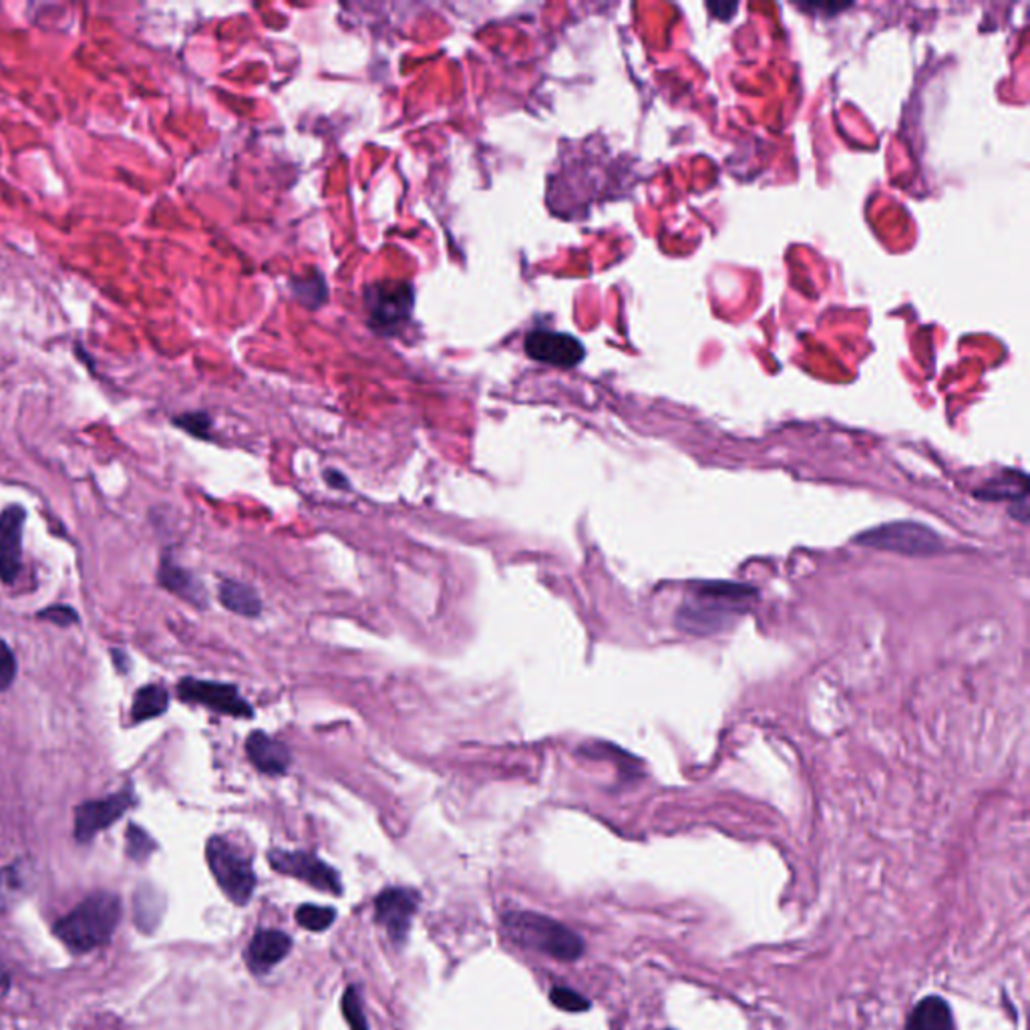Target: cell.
Listing matches in <instances>:
<instances>
[{
	"label": "cell",
	"instance_id": "21",
	"mask_svg": "<svg viewBox=\"0 0 1030 1030\" xmlns=\"http://www.w3.org/2000/svg\"><path fill=\"white\" fill-rule=\"evenodd\" d=\"M23 888H25V882L21 872L16 870V865L0 870V912H7L9 908H13Z\"/></svg>",
	"mask_w": 1030,
	"mask_h": 1030
},
{
	"label": "cell",
	"instance_id": "28",
	"mask_svg": "<svg viewBox=\"0 0 1030 1030\" xmlns=\"http://www.w3.org/2000/svg\"><path fill=\"white\" fill-rule=\"evenodd\" d=\"M39 619L49 620L52 624H59V626H73L77 624L79 616L77 612L71 608V606H51L47 610L39 612Z\"/></svg>",
	"mask_w": 1030,
	"mask_h": 1030
},
{
	"label": "cell",
	"instance_id": "31",
	"mask_svg": "<svg viewBox=\"0 0 1030 1030\" xmlns=\"http://www.w3.org/2000/svg\"><path fill=\"white\" fill-rule=\"evenodd\" d=\"M670 1030V1029H669Z\"/></svg>",
	"mask_w": 1030,
	"mask_h": 1030
},
{
	"label": "cell",
	"instance_id": "2",
	"mask_svg": "<svg viewBox=\"0 0 1030 1030\" xmlns=\"http://www.w3.org/2000/svg\"><path fill=\"white\" fill-rule=\"evenodd\" d=\"M121 901L111 891H95L55 924V936L73 953L97 950L113 938Z\"/></svg>",
	"mask_w": 1030,
	"mask_h": 1030
},
{
	"label": "cell",
	"instance_id": "29",
	"mask_svg": "<svg viewBox=\"0 0 1030 1030\" xmlns=\"http://www.w3.org/2000/svg\"><path fill=\"white\" fill-rule=\"evenodd\" d=\"M326 481H328L333 488H338V490H347L348 488L347 477H343L340 474H336V471H328V474H326Z\"/></svg>",
	"mask_w": 1030,
	"mask_h": 1030
},
{
	"label": "cell",
	"instance_id": "17",
	"mask_svg": "<svg viewBox=\"0 0 1030 1030\" xmlns=\"http://www.w3.org/2000/svg\"><path fill=\"white\" fill-rule=\"evenodd\" d=\"M977 495L980 500H986V502H1013L1027 507L1029 481H1027L1025 474L1005 471L1003 476L992 479L991 483L984 486Z\"/></svg>",
	"mask_w": 1030,
	"mask_h": 1030
},
{
	"label": "cell",
	"instance_id": "27",
	"mask_svg": "<svg viewBox=\"0 0 1030 1030\" xmlns=\"http://www.w3.org/2000/svg\"><path fill=\"white\" fill-rule=\"evenodd\" d=\"M16 676V660L7 644L0 640V691H7Z\"/></svg>",
	"mask_w": 1030,
	"mask_h": 1030
},
{
	"label": "cell",
	"instance_id": "15",
	"mask_svg": "<svg viewBox=\"0 0 1030 1030\" xmlns=\"http://www.w3.org/2000/svg\"><path fill=\"white\" fill-rule=\"evenodd\" d=\"M159 584L181 600L190 602L195 608H206L207 594L204 590V584L193 576L192 572L178 566L169 555H166L159 564V574H157Z\"/></svg>",
	"mask_w": 1030,
	"mask_h": 1030
},
{
	"label": "cell",
	"instance_id": "20",
	"mask_svg": "<svg viewBox=\"0 0 1030 1030\" xmlns=\"http://www.w3.org/2000/svg\"><path fill=\"white\" fill-rule=\"evenodd\" d=\"M336 912L333 908H322V906H300L297 910V922L304 930L310 932H324L326 927L335 922Z\"/></svg>",
	"mask_w": 1030,
	"mask_h": 1030
},
{
	"label": "cell",
	"instance_id": "13",
	"mask_svg": "<svg viewBox=\"0 0 1030 1030\" xmlns=\"http://www.w3.org/2000/svg\"><path fill=\"white\" fill-rule=\"evenodd\" d=\"M245 755L258 771L271 777L286 775L292 763L290 748L264 731H254L245 739Z\"/></svg>",
	"mask_w": 1030,
	"mask_h": 1030
},
{
	"label": "cell",
	"instance_id": "6",
	"mask_svg": "<svg viewBox=\"0 0 1030 1030\" xmlns=\"http://www.w3.org/2000/svg\"><path fill=\"white\" fill-rule=\"evenodd\" d=\"M853 541L858 546L874 550L922 558L938 554L942 550L941 536L934 529L915 522H891L877 528L865 529Z\"/></svg>",
	"mask_w": 1030,
	"mask_h": 1030
},
{
	"label": "cell",
	"instance_id": "26",
	"mask_svg": "<svg viewBox=\"0 0 1030 1030\" xmlns=\"http://www.w3.org/2000/svg\"><path fill=\"white\" fill-rule=\"evenodd\" d=\"M176 426L188 431L193 438H209V427H212V421L207 417L206 412H185L181 417H176L173 421Z\"/></svg>",
	"mask_w": 1030,
	"mask_h": 1030
},
{
	"label": "cell",
	"instance_id": "16",
	"mask_svg": "<svg viewBox=\"0 0 1030 1030\" xmlns=\"http://www.w3.org/2000/svg\"><path fill=\"white\" fill-rule=\"evenodd\" d=\"M219 602L226 610L244 619H258L262 614V600L256 590L236 579H224L219 584Z\"/></svg>",
	"mask_w": 1030,
	"mask_h": 1030
},
{
	"label": "cell",
	"instance_id": "10",
	"mask_svg": "<svg viewBox=\"0 0 1030 1030\" xmlns=\"http://www.w3.org/2000/svg\"><path fill=\"white\" fill-rule=\"evenodd\" d=\"M135 803L131 789H123L116 795L81 803L75 810V839L79 843H89L93 837L101 834L109 825L116 824L123 813Z\"/></svg>",
	"mask_w": 1030,
	"mask_h": 1030
},
{
	"label": "cell",
	"instance_id": "4",
	"mask_svg": "<svg viewBox=\"0 0 1030 1030\" xmlns=\"http://www.w3.org/2000/svg\"><path fill=\"white\" fill-rule=\"evenodd\" d=\"M206 860L219 889L238 906H244L256 889V872L250 855L226 837H212L206 846Z\"/></svg>",
	"mask_w": 1030,
	"mask_h": 1030
},
{
	"label": "cell",
	"instance_id": "5",
	"mask_svg": "<svg viewBox=\"0 0 1030 1030\" xmlns=\"http://www.w3.org/2000/svg\"><path fill=\"white\" fill-rule=\"evenodd\" d=\"M367 324L376 335H399L409 324L415 304L411 284L400 280L374 283L362 295Z\"/></svg>",
	"mask_w": 1030,
	"mask_h": 1030
},
{
	"label": "cell",
	"instance_id": "7",
	"mask_svg": "<svg viewBox=\"0 0 1030 1030\" xmlns=\"http://www.w3.org/2000/svg\"><path fill=\"white\" fill-rule=\"evenodd\" d=\"M271 865L283 876L297 877L300 882L309 884L310 888L321 889L326 894H343V884L340 876L336 874L335 867L328 863L322 862L314 853L309 851H288L272 850Z\"/></svg>",
	"mask_w": 1030,
	"mask_h": 1030
},
{
	"label": "cell",
	"instance_id": "14",
	"mask_svg": "<svg viewBox=\"0 0 1030 1030\" xmlns=\"http://www.w3.org/2000/svg\"><path fill=\"white\" fill-rule=\"evenodd\" d=\"M292 950V938L280 930H260L245 948V965L254 974H264Z\"/></svg>",
	"mask_w": 1030,
	"mask_h": 1030
},
{
	"label": "cell",
	"instance_id": "23",
	"mask_svg": "<svg viewBox=\"0 0 1030 1030\" xmlns=\"http://www.w3.org/2000/svg\"><path fill=\"white\" fill-rule=\"evenodd\" d=\"M343 1015H345V1020H347L350 1030H371L369 1029L367 1017H364V1010H362L359 992H357L355 986H350V989L345 991V996H343Z\"/></svg>",
	"mask_w": 1030,
	"mask_h": 1030
},
{
	"label": "cell",
	"instance_id": "8",
	"mask_svg": "<svg viewBox=\"0 0 1030 1030\" xmlns=\"http://www.w3.org/2000/svg\"><path fill=\"white\" fill-rule=\"evenodd\" d=\"M178 695L188 705H202L236 719H250L254 715V708L245 703L244 696L233 684L183 679L178 684Z\"/></svg>",
	"mask_w": 1030,
	"mask_h": 1030
},
{
	"label": "cell",
	"instance_id": "25",
	"mask_svg": "<svg viewBox=\"0 0 1030 1030\" xmlns=\"http://www.w3.org/2000/svg\"><path fill=\"white\" fill-rule=\"evenodd\" d=\"M550 1001H552V1005L558 1006L560 1010H566V1013H584V1010L590 1008L588 998H584L578 992L564 989V986L552 989Z\"/></svg>",
	"mask_w": 1030,
	"mask_h": 1030
},
{
	"label": "cell",
	"instance_id": "24",
	"mask_svg": "<svg viewBox=\"0 0 1030 1030\" xmlns=\"http://www.w3.org/2000/svg\"><path fill=\"white\" fill-rule=\"evenodd\" d=\"M155 848H157V843L143 831L142 827L129 825L128 855L131 860L143 862V860H147V858L152 855V851H155Z\"/></svg>",
	"mask_w": 1030,
	"mask_h": 1030
},
{
	"label": "cell",
	"instance_id": "18",
	"mask_svg": "<svg viewBox=\"0 0 1030 1030\" xmlns=\"http://www.w3.org/2000/svg\"><path fill=\"white\" fill-rule=\"evenodd\" d=\"M908 1030H954L950 1006L938 996H927L915 1006Z\"/></svg>",
	"mask_w": 1030,
	"mask_h": 1030
},
{
	"label": "cell",
	"instance_id": "3",
	"mask_svg": "<svg viewBox=\"0 0 1030 1030\" xmlns=\"http://www.w3.org/2000/svg\"><path fill=\"white\" fill-rule=\"evenodd\" d=\"M507 936L529 950L548 954L562 962H574L584 954V942L576 932L548 915L510 912L503 915Z\"/></svg>",
	"mask_w": 1030,
	"mask_h": 1030
},
{
	"label": "cell",
	"instance_id": "22",
	"mask_svg": "<svg viewBox=\"0 0 1030 1030\" xmlns=\"http://www.w3.org/2000/svg\"><path fill=\"white\" fill-rule=\"evenodd\" d=\"M292 292L300 302H304L309 307H316V304H322L326 300V284L319 274H312L309 278L295 280Z\"/></svg>",
	"mask_w": 1030,
	"mask_h": 1030
},
{
	"label": "cell",
	"instance_id": "1",
	"mask_svg": "<svg viewBox=\"0 0 1030 1030\" xmlns=\"http://www.w3.org/2000/svg\"><path fill=\"white\" fill-rule=\"evenodd\" d=\"M755 598V588L736 582H696L686 592L676 624L698 636L717 634L741 619Z\"/></svg>",
	"mask_w": 1030,
	"mask_h": 1030
},
{
	"label": "cell",
	"instance_id": "11",
	"mask_svg": "<svg viewBox=\"0 0 1030 1030\" xmlns=\"http://www.w3.org/2000/svg\"><path fill=\"white\" fill-rule=\"evenodd\" d=\"M419 908V894L415 889L388 888L374 900V915L385 926L393 944L407 941L415 912Z\"/></svg>",
	"mask_w": 1030,
	"mask_h": 1030
},
{
	"label": "cell",
	"instance_id": "19",
	"mask_svg": "<svg viewBox=\"0 0 1030 1030\" xmlns=\"http://www.w3.org/2000/svg\"><path fill=\"white\" fill-rule=\"evenodd\" d=\"M169 707V695L161 684H147L137 691L131 707V722L152 721L161 717Z\"/></svg>",
	"mask_w": 1030,
	"mask_h": 1030
},
{
	"label": "cell",
	"instance_id": "9",
	"mask_svg": "<svg viewBox=\"0 0 1030 1030\" xmlns=\"http://www.w3.org/2000/svg\"><path fill=\"white\" fill-rule=\"evenodd\" d=\"M524 347L529 359L558 369H574L586 357V348L576 336L546 328H536L528 333Z\"/></svg>",
	"mask_w": 1030,
	"mask_h": 1030
},
{
	"label": "cell",
	"instance_id": "12",
	"mask_svg": "<svg viewBox=\"0 0 1030 1030\" xmlns=\"http://www.w3.org/2000/svg\"><path fill=\"white\" fill-rule=\"evenodd\" d=\"M25 510L9 505L0 514V582L13 584L23 570V526Z\"/></svg>",
	"mask_w": 1030,
	"mask_h": 1030
},
{
	"label": "cell",
	"instance_id": "30",
	"mask_svg": "<svg viewBox=\"0 0 1030 1030\" xmlns=\"http://www.w3.org/2000/svg\"><path fill=\"white\" fill-rule=\"evenodd\" d=\"M11 986V977H9V970L4 968V965L0 962V996H4L7 991Z\"/></svg>",
	"mask_w": 1030,
	"mask_h": 1030
}]
</instances>
